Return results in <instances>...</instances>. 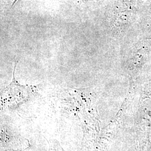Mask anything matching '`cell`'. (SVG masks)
I'll use <instances>...</instances> for the list:
<instances>
[{
    "label": "cell",
    "instance_id": "cell-1",
    "mask_svg": "<svg viewBox=\"0 0 151 151\" xmlns=\"http://www.w3.org/2000/svg\"><path fill=\"white\" fill-rule=\"evenodd\" d=\"M17 64V61H16L13 70L12 80L2 92L1 97L2 108H15L27 101L37 92V87L22 85L17 81L15 76Z\"/></svg>",
    "mask_w": 151,
    "mask_h": 151
},
{
    "label": "cell",
    "instance_id": "cell-2",
    "mask_svg": "<svg viewBox=\"0 0 151 151\" xmlns=\"http://www.w3.org/2000/svg\"><path fill=\"white\" fill-rule=\"evenodd\" d=\"M49 148L48 151H65L60 145L58 140H53L49 141Z\"/></svg>",
    "mask_w": 151,
    "mask_h": 151
},
{
    "label": "cell",
    "instance_id": "cell-3",
    "mask_svg": "<svg viewBox=\"0 0 151 151\" xmlns=\"http://www.w3.org/2000/svg\"><path fill=\"white\" fill-rule=\"evenodd\" d=\"M6 1H7L8 2L10 3L11 5H13L17 0H6Z\"/></svg>",
    "mask_w": 151,
    "mask_h": 151
}]
</instances>
